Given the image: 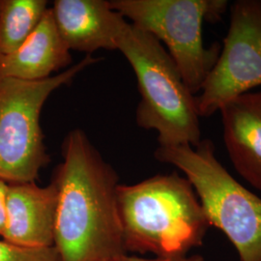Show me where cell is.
Wrapping results in <instances>:
<instances>
[{
    "mask_svg": "<svg viewBox=\"0 0 261 261\" xmlns=\"http://www.w3.org/2000/svg\"><path fill=\"white\" fill-rule=\"evenodd\" d=\"M55 245L61 261H103L125 252L117 201L119 178L82 129L62 142Z\"/></svg>",
    "mask_w": 261,
    "mask_h": 261,
    "instance_id": "6da1fadb",
    "label": "cell"
},
{
    "mask_svg": "<svg viewBox=\"0 0 261 261\" xmlns=\"http://www.w3.org/2000/svg\"><path fill=\"white\" fill-rule=\"evenodd\" d=\"M117 201L126 252L186 256L211 227L194 187L177 172L119 184Z\"/></svg>",
    "mask_w": 261,
    "mask_h": 261,
    "instance_id": "7a4b0ae2",
    "label": "cell"
},
{
    "mask_svg": "<svg viewBox=\"0 0 261 261\" xmlns=\"http://www.w3.org/2000/svg\"><path fill=\"white\" fill-rule=\"evenodd\" d=\"M116 48L137 76L140 94L137 124L144 130L157 132L159 146H196L202 139L196 96L164 45L125 19Z\"/></svg>",
    "mask_w": 261,
    "mask_h": 261,
    "instance_id": "3957f363",
    "label": "cell"
},
{
    "mask_svg": "<svg viewBox=\"0 0 261 261\" xmlns=\"http://www.w3.org/2000/svg\"><path fill=\"white\" fill-rule=\"evenodd\" d=\"M159 162L179 168L193 185L210 226L224 234L240 261H261V198L243 186L216 156L214 143L159 146Z\"/></svg>",
    "mask_w": 261,
    "mask_h": 261,
    "instance_id": "277c9868",
    "label": "cell"
},
{
    "mask_svg": "<svg viewBox=\"0 0 261 261\" xmlns=\"http://www.w3.org/2000/svg\"><path fill=\"white\" fill-rule=\"evenodd\" d=\"M110 4L130 23L157 38L167 47L191 92H200L221 51L215 43L206 47L204 21L222 19L226 0H112Z\"/></svg>",
    "mask_w": 261,
    "mask_h": 261,
    "instance_id": "5b68a950",
    "label": "cell"
},
{
    "mask_svg": "<svg viewBox=\"0 0 261 261\" xmlns=\"http://www.w3.org/2000/svg\"><path fill=\"white\" fill-rule=\"evenodd\" d=\"M100 59L86 56L65 71L43 81L0 79V180L35 182L50 158L40 118L48 97Z\"/></svg>",
    "mask_w": 261,
    "mask_h": 261,
    "instance_id": "8992f818",
    "label": "cell"
},
{
    "mask_svg": "<svg viewBox=\"0 0 261 261\" xmlns=\"http://www.w3.org/2000/svg\"><path fill=\"white\" fill-rule=\"evenodd\" d=\"M214 67L196 96L200 117L261 85V0H237Z\"/></svg>",
    "mask_w": 261,
    "mask_h": 261,
    "instance_id": "52a82bcc",
    "label": "cell"
},
{
    "mask_svg": "<svg viewBox=\"0 0 261 261\" xmlns=\"http://www.w3.org/2000/svg\"><path fill=\"white\" fill-rule=\"evenodd\" d=\"M57 189L35 182L8 184L3 240L13 245L43 249L55 245Z\"/></svg>",
    "mask_w": 261,
    "mask_h": 261,
    "instance_id": "ba28073f",
    "label": "cell"
},
{
    "mask_svg": "<svg viewBox=\"0 0 261 261\" xmlns=\"http://www.w3.org/2000/svg\"><path fill=\"white\" fill-rule=\"evenodd\" d=\"M56 28L70 50L87 56L101 49L116 50L125 19L105 0H56L50 8Z\"/></svg>",
    "mask_w": 261,
    "mask_h": 261,
    "instance_id": "9c48e42d",
    "label": "cell"
},
{
    "mask_svg": "<svg viewBox=\"0 0 261 261\" xmlns=\"http://www.w3.org/2000/svg\"><path fill=\"white\" fill-rule=\"evenodd\" d=\"M219 112L235 170L261 191V91L243 94L224 103Z\"/></svg>",
    "mask_w": 261,
    "mask_h": 261,
    "instance_id": "30bf717a",
    "label": "cell"
},
{
    "mask_svg": "<svg viewBox=\"0 0 261 261\" xmlns=\"http://www.w3.org/2000/svg\"><path fill=\"white\" fill-rule=\"evenodd\" d=\"M71 63V50L60 36L48 8L27 42L15 53L0 57V79L43 81Z\"/></svg>",
    "mask_w": 261,
    "mask_h": 261,
    "instance_id": "8fae6325",
    "label": "cell"
},
{
    "mask_svg": "<svg viewBox=\"0 0 261 261\" xmlns=\"http://www.w3.org/2000/svg\"><path fill=\"white\" fill-rule=\"evenodd\" d=\"M46 0H0V57L18 50L48 9Z\"/></svg>",
    "mask_w": 261,
    "mask_h": 261,
    "instance_id": "7c38bea8",
    "label": "cell"
},
{
    "mask_svg": "<svg viewBox=\"0 0 261 261\" xmlns=\"http://www.w3.org/2000/svg\"><path fill=\"white\" fill-rule=\"evenodd\" d=\"M0 261H61L55 247L32 249L0 240Z\"/></svg>",
    "mask_w": 261,
    "mask_h": 261,
    "instance_id": "4fadbf2b",
    "label": "cell"
},
{
    "mask_svg": "<svg viewBox=\"0 0 261 261\" xmlns=\"http://www.w3.org/2000/svg\"><path fill=\"white\" fill-rule=\"evenodd\" d=\"M103 261H204V258L201 255H191V256H182V257H152V258H145L140 257L137 255L128 254V252H123L120 254L112 256L108 259Z\"/></svg>",
    "mask_w": 261,
    "mask_h": 261,
    "instance_id": "5bb4252c",
    "label": "cell"
},
{
    "mask_svg": "<svg viewBox=\"0 0 261 261\" xmlns=\"http://www.w3.org/2000/svg\"><path fill=\"white\" fill-rule=\"evenodd\" d=\"M8 184L0 180V236L4 231L5 220H6V196H7Z\"/></svg>",
    "mask_w": 261,
    "mask_h": 261,
    "instance_id": "9a60e30c",
    "label": "cell"
}]
</instances>
